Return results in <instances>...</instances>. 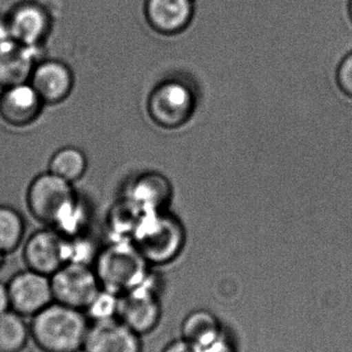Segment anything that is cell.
Segmentation results:
<instances>
[{
	"label": "cell",
	"instance_id": "obj_19",
	"mask_svg": "<svg viewBox=\"0 0 352 352\" xmlns=\"http://www.w3.org/2000/svg\"><path fill=\"white\" fill-rule=\"evenodd\" d=\"M167 180L158 175H148L136 182L134 188V199L136 205L143 207L146 213L155 212L167 200L169 188Z\"/></svg>",
	"mask_w": 352,
	"mask_h": 352
},
{
	"label": "cell",
	"instance_id": "obj_24",
	"mask_svg": "<svg viewBox=\"0 0 352 352\" xmlns=\"http://www.w3.org/2000/svg\"><path fill=\"white\" fill-rule=\"evenodd\" d=\"M161 352H200L198 347L180 338L169 342Z\"/></svg>",
	"mask_w": 352,
	"mask_h": 352
},
{
	"label": "cell",
	"instance_id": "obj_12",
	"mask_svg": "<svg viewBox=\"0 0 352 352\" xmlns=\"http://www.w3.org/2000/svg\"><path fill=\"white\" fill-rule=\"evenodd\" d=\"M29 82L45 104H59L72 93L74 76L65 64L48 60L35 66Z\"/></svg>",
	"mask_w": 352,
	"mask_h": 352
},
{
	"label": "cell",
	"instance_id": "obj_20",
	"mask_svg": "<svg viewBox=\"0 0 352 352\" xmlns=\"http://www.w3.org/2000/svg\"><path fill=\"white\" fill-rule=\"evenodd\" d=\"M25 221L21 213L6 205H0V250L8 254L22 243Z\"/></svg>",
	"mask_w": 352,
	"mask_h": 352
},
{
	"label": "cell",
	"instance_id": "obj_6",
	"mask_svg": "<svg viewBox=\"0 0 352 352\" xmlns=\"http://www.w3.org/2000/svg\"><path fill=\"white\" fill-rule=\"evenodd\" d=\"M50 278L54 301L82 311L101 289L94 268L79 263H66Z\"/></svg>",
	"mask_w": 352,
	"mask_h": 352
},
{
	"label": "cell",
	"instance_id": "obj_9",
	"mask_svg": "<svg viewBox=\"0 0 352 352\" xmlns=\"http://www.w3.org/2000/svg\"><path fill=\"white\" fill-rule=\"evenodd\" d=\"M66 245L57 230H39L25 242L23 260L27 269L51 276L66 263Z\"/></svg>",
	"mask_w": 352,
	"mask_h": 352
},
{
	"label": "cell",
	"instance_id": "obj_23",
	"mask_svg": "<svg viewBox=\"0 0 352 352\" xmlns=\"http://www.w3.org/2000/svg\"><path fill=\"white\" fill-rule=\"evenodd\" d=\"M200 352H239L235 341L231 338L227 332H223L214 342L209 344L205 349H200Z\"/></svg>",
	"mask_w": 352,
	"mask_h": 352
},
{
	"label": "cell",
	"instance_id": "obj_11",
	"mask_svg": "<svg viewBox=\"0 0 352 352\" xmlns=\"http://www.w3.org/2000/svg\"><path fill=\"white\" fill-rule=\"evenodd\" d=\"M43 105L30 82L2 89L0 93V118L12 127L24 128L34 123Z\"/></svg>",
	"mask_w": 352,
	"mask_h": 352
},
{
	"label": "cell",
	"instance_id": "obj_17",
	"mask_svg": "<svg viewBox=\"0 0 352 352\" xmlns=\"http://www.w3.org/2000/svg\"><path fill=\"white\" fill-rule=\"evenodd\" d=\"M30 338L24 316L12 309L0 314V352L23 351Z\"/></svg>",
	"mask_w": 352,
	"mask_h": 352
},
{
	"label": "cell",
	"instance_id": "obj_3",
	"mask_svg": "<svg viewBox=\"0 0 352 352\" xmlns=\"http://www.w3.org/2000/svg\"><path fill=\"white\" fill-rule=\"evenodd\" d=\"M93 267L101 289L117 295L140 285L148 276L146 260L134 245L114 243L97 254Z\"/></svg>",
	"mask_w": 352,
	"mask_h": 352
},
{
	"label": "cell",
	"instance_id": "obj_5",
	"mask_svg": "<svg viewBox=\"0 0 352 352\" xmlns=\"http://www.w3.org/2000/svg\"><path fill=\"white\" fill-rule=\"evenodd\" d=\"M117 318L140 336L150 334L161 318V303L154 280L147 276L119 298Z\"/></svg>",
	"mask_w": 352,
	"mask_h": 352
},
{
	"label": "cell",
	"instance_id": "obj_25",
	"mask_svg": "<svg viewBox=\"0 0 352 352\" xmlns=\"http://www.w3.org/2000/svg\"><path fill=\"white\" fill-rule=\"evenodd\" d=\"M10 309V294L8 285L0 281V314Z\"/></svg>",
	"mask_w": 352,
	"mask_h": 352
},
{
	"label": "cell",
	"instance_id": "obj_22",
	"mask_svg": "<svg viewBox=\"0 0 352 352\" xmlns=\"http://www.w3.org/2000/svg\"><path fill=\"white\" fill-rule=\"evenodd\" d=\"M337 82L342 92L352 97V53L339 66Z\"/></svg>",
	"mask_w": 352,
	"mask_h": 352
},
{
	"label": "cell",
	"instance_id": "obj_27",
	"mask_svg": "<svg viewBox=\"0 0 352 352\" xmlns=\"http://www.w3.org/2000/svg\"><path fill=\"white\" fill-rule=\"evenodd\" d=\"M4 256H6V254H4V252H2L1 250H0V269H1L2 266H3Z\"/></svg>",
	"mask_w": 352,
	"mask_h": 352
},
{
	"label": "cell",
	"instance_id": "obj_10",
	"mask_svg": "<svg viewBox=\"0 0 352 352\" xmlns=\"http://www.w3.org/2000/svg\"><path fill=\"white\" fill-rule=\"evenodd\" d=\"M141 337L117 318L92 322L82 352H142Z\"/></svg>",
	"mask_w": 352,
	"mask_h": 352
},
{
	"label": "cell",
	"instance_id": "obj_4",
	"mask_svg": "<svg viewBox=\"0 0 352 352\" xmlns=\"http://www.w3.org/2000/svg\"><path fill=\"white\" fill-rule=\"evenodd\" d=\"M134 233V245L146 262L153 264L171 262L183 246V229L171 215L146 213Z\"/></svg>",
	"mask_w": 352,
	"mask_h": 352
},
{
	"label": "cell",
	"instance_id": "obj_28",
	"mask_svg": "<svg viewBox=\"0 0 352 352\" xmlns=\"http://www.w3.org/2000/svg\"><path fill=\"white\" fill-rule=\"evenodd\" d=\"M351 16H352V0L351 1Z\"/></svg>",
	"mask_w": 352,
	"mask_h": 352
},
{
	"label": "cell",
	"instance_id": "obj_18",
	"mask_svg": "<svg viewBox=\"0 0 352 352\" xmlns=\"http://www.w3.org/2000/svg\"><path fill=\"white\" fill-rule=\"evenodd\" d=\"M87 165L86 156L80 148L65 146L52 156L49 162V171L74 184L85 175Z\"/></svg>",
	"mask_w": 352,
	"mask_h": 352
},
{
	"label": "cell",
	"instance_id": "obj_14",
	"mask_svg": "<svg viewBox=\"0 0 352 352\" xmlns=\"http://www.w3.org/2000/svg\"><path fill=\"white\" fill-rule=\"evenodd\" d=\"M8 24L17 43L34 47L47 32L49 20L43 8L26 3L14 10Z\"/></svg>",
	"mask_w": 352,
	"mask_h": 352
},
{
	"label": "cell",
	"instance_id": "obj_1",
	"mask_svg": "<svg viewBox=\"0 0 352 352\" xmlns=\"http://www.w3.org/2000/svg\"><path fill=\"white\" fill-rule=\"evenodd\" d=\"M90 320L82 310L52 302L32 316L30 337L43 352H82Z\"/></svg>",
	"mask_w": 352,
	"mask_h": 352
},
{
	"label": "cell",
	"instance_id": "obj_21",
	"mask_svg": "<svg viewBox=\"0 0 352 352\" xmlns=\"http://www.w3.org/2000/svg\"><path fill=\"white\" fill-rule=\"evenodd\" d=\"M119 298L117 294L101 289L85 309V314L90 322L116 318L119 307Z\"/></svg>",
	"mask_w": 352,
	"mask_h": 352
},
{
	"label": "cell",
	"instance_id": "obj_2",
	"mask_svg": "<svg viewBox=\"0 0 352 352\" xmlns=\"http://www.w3.org/2000/svg\"><path fill=\"white\" fill-rule=\"evenodd\" d=\"M26 201L37 221L54 226L63 233L76 229L82 214L72 184L50 171L30 182Z\"/></svg>",
	"mask_w": 352,
	"mask_h": 352
},
{
	"label": "cell",
	"instance_id": "obj_13",
	"mask_svg": "<svg viewBox=\"0 0 352 352\" xmlns=\"http://www.w3.org/2000/svg\"><path fill=\"white\" fill-rule=\"evenodd\" d=\"M34 47L12 41L0 49V87L10 88L30 80L34 69Z\"/></svg>",
	"mask_w": 352,
	"mask_h": 352
},
{
	"label": "cell",
	"instance_id": "obj_8",
	"mask_svg": "<svg viewBox=\"0 0 352 352\" xmlns=\"http://www.w3.org/2000/svg\"><path fill=\"white\" fill-rule=\"evenodd\" d=\"M6 285L10 309L24 318H32L54 302L50 276L30 269L12 275Z\"/></svg>",
	"mask_w": 352,
	"mask_h": 352
},
{
	"label": "cell",
	"instance_id": "obj_15",
	"mask_svg": "<svg viewBox=\"0 0 352 352\" xmlns=\"http://www.w3.org/2000/svg\"><path fill=\"white\" fill-rule=\"evenodd\" d=\"M147 16L161 32H178L191 19L192 0H148Z\"/></svg>",
	"mask_w": 352,
	"mask_h": 352
},
{
	"label": "cell",
	"instance_id": "obj_7",
	"mask_svg": "<svg viewBox=\"0 0 352 352\" xmlns=\"http://www.w3.org/2000/svg\"><path fill=\"white\" fill-rule=\"evenodd\" d=\"M196 100L186 85L176 80L163 82L151 92L148 113L151 120L163 128L181 127L194 113Z\"/></svg>",
	"mask_w": 352,
	"mask_h": 352
},
{
	"label": "cell",
	"instance_id": "obj_16",
	"mask_svg": "<svg viewBox=\"0 0 352 352\" xmlns=\"http://www.w3.org/2000/svg\"><path fill=\"white\" fill-rule=\"evenodd\" d=\"M225 332L218 318L205 309L194 310L181 324V338L198 349H205Z\"/></svg>",
	"mask_w": 352,
	"mask_h": 352
},
{
	"label": "cell",
	"instance_id": "obj_26",
	"mask_svg": "<svg viewBox=\"0 0 352 352\" xmlns=\"http://www.w3.org/2000/svg\"><path fill=\"white\" fill-rule=\"evenodd\" d=\"M14 41L12 38V33H10V27L8 23L0 22V49L10 45Z\"/></svg>",
	"mask_w": 352,
	"mask_h": 352
}]
</instances>
